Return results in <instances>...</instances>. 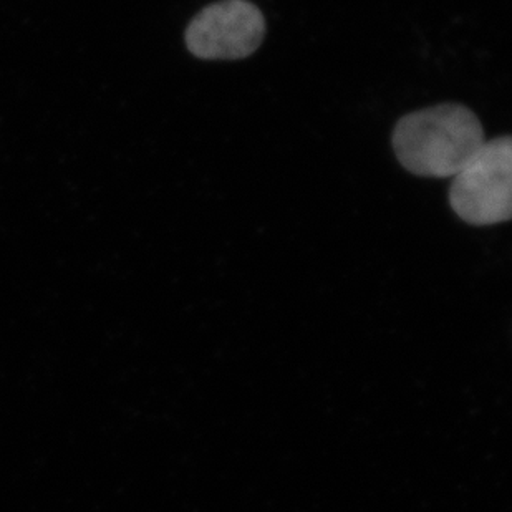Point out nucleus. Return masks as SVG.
I'll list each match as a JSON object with an SVG mask.
<instances>
[{
	"mask_svg": "<svg viewBox=\"0 0 512 512\" xmlns=\"http://www.w3.org/2000/svg\"><path fill=\"white\" fill-rule=\"evenodd\" d=\"M478 116L459 103L408 113L393 130V151L406 171L421 178L456 176L484 145Z\"/></svg>",
	"mask_w": 512,
	"mask_h": 512,
	"instance_id": "1",
	"label": "nucleus"
},
{
	"mask_svg": "<svg viewBox=\"0 0 512 512\" xmlns=\"http://www.w3.org/2000/svg\"><path fill=\"white\" fill-rule=\"evenodd\" d=\"M512 140L499 136L484 141L468 165L456 174L450 206L473 226L508 223L512 216Z\"/></svg>",
	"mask_w": 512,
	"mask_h": 512,
	"instance_id": "2",
	"label": "nucleus"
},
{
	"mask_svg": "<svg viewBox=\"0 0 512 512\" xmlns=\"http://www.w3.org/2000/svg\"><path fill=\"white\" fill-rule=\"evenodd\" d=\"M266 35V19L249 0H219L204 7L186 29V47L203 60L251 57Z\"/></svg>",
	"mask_w": 512,
	"mask_h": 512,
	"instance_id": "3",
	"label": "nucleus"
}]
</instances>
